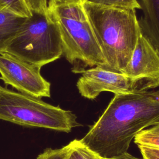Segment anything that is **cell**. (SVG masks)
<instances>
[{
  "mask_svg": "<svg viewBox=\"0 0 159 159\" xmlns=\"http://www.w3.org/2000/svg\"><path fill=\"white\" fill-rule=\"evenodd\" d=\"M158 124L159 90L116 94L80 141L100 158H114L127 152L139 133Z\"/></svg>",
  "mask_w": 159,
  "mask_h": 159,
  "instance_id": "6da1fadb",
  "label": "cell"
},
{
  "mask_svg": "<svg viewBox=\"0 0 159 159\" xmlns=\"http://www.w3.org/2000/svg\"><path fill=\"white\" fill-rule=\"evenodd\" d=\"M82 2L106 60L105 68L124 73L142 32L135 10Z\"/></svg>",
  "mask_w": 159,
  "mask_h": 159,
  "instance_id": "7a4b0ae2",
  "label": "cell"
},
{
  "mask_svg": "<svg viewBox=\"0 0 159 159\" xmlns=\"http://www.w3.org/2000/svg\"><path fill=\"white\" fill-rule=\"evenodd\" d=\"M48 12L59 29L63 55L70 63L80 62L84 68L87 66L106 67V60L82 1H49Z\"/></svg>",
  "mask_w": 159,
  "mask_h": 159,
  "instance_id": "3957f363",
  "label": "cell"
},
{
  "mask_svg": "<svg viewBox=\"0 0 159 159\" xmlns=\"http://www.w3.org/2000/svg\"><path fill=\"white\" fill-rule=\"evenodd\" d=\"M0 119L20 125L70 132L81 125L71 111L0 86Z\"/></svg>",
  "mask_w": 159,
  "mask_h": 159,
  "instance_id": "277c9868",
  "label": "cell"
},
{
  "mask_svg": "<svg viewBox=\"0 0 159 159\" xmlns=\"http://www.w3.org/2000/svg\"><path fill=\"white\" fill-rule=\"evenodd\" d=\"M2 53L41 68L63 55L59 29L48 12H32Z\"/></svg>",
  "mask_w": 159,
  "mask_h": 159,
  "instance_id": "5b68a950",
  "label": "cell"
},
{
  "mask_svg": "<svg viewBox=\"0 0 159 159\" xmlns=\"http://www.w3.org/2000/svg\"><path fill=\"white\" fill-rule=\"evenodd\" d=\"M41 68L8 54L0 53L1 78L19 92L41 98L50 96V83L40 74Z\"/></svg>",
  "mask_w": 159,
  "mask_h": 159,
  "instance_id": "8992f818",
  "label": "cell"
},
{
  "mask_svg": "<svg viewBox=\"0 0 159 159\" xmlns=\"http://www.w3.org/2000/svg\"><path fill=\"white\" fill-rule=\"evenodd\" d=\"M76 86L80 94L88 99L96 98L102 92L114 94L142 90L126 74L113 71L100 66L82 70Z\"/></svg>",
  "mask_w": 159,
  "mask_h": 159,
  "instance_id": "52a82bcc",
  "label": "cell"
},
{
  "mask_svg": "<svg viewBox=\"0 0 159 159\" xmlns=\"http://www.w3.org/2000/svg\"><path fill=\"white\" fill-rule=\"evenodd\" d=\"M124 73L142 90L159 86V50L142 31Z\"/></svg>",
  "mask_w": 159,
  "mask_h": 159,
  "instance_id": "ba28073f",
  "label": "cell"
},
{
  "mask_svg": "<svg viewBox=\"0 0 159 159\" xmlns=\"http://www.w3.org/2000/svg\"><path fill=\"white\" fill-rule=\"evenodd\" d=\"M142 17L139 24L143 34L159 50V0H140Z\"/></svg>",
  "mask_w": 159,
  "mask_h": 159,
  "instance_id": "9c48e42d",
  "label": "cell"
},
{
  "mask_svg": "<svg viewBox=\"0 0 159 159\" xmlns=\"http://www.w3.org/2000/svg\"><path fill=\"white\" fill-rule=\"evenodd\" d=\"M27 17L0 10V53L4 52Z\"/></svg>",
  "mask_w": 159,
  "mask_h": 159,
  "instance_id": "30bf717a",
  "label": "cell"
},
{
  "mask_svg": "<svg viewBox=\"0 0 159 159\" xmlns=\"http://www.w3.org/2000/svg\"><path fill=\"white\" fill-rule=\"evenodd\" d=\"M0 10L26 17L32 16L25 0H0Z\"/></svg>",
  "mask_w": 159,
  "mask_h": 159,
  "instance_id": "8fae6325",
  "label": "cell"
},
{
  "mask_svg": "<svg viewBox=\"0 0 159 159\" xmlns=\"http://www.w3.org/2000/svg\"><path fill=\"white\" fill-rule=\"evenodd\" d=\"M72 148L66 159H100L99 156L83 145L80 140L71 141Z\"/></svg>",
  "mask_w": 159,
  "mask_h": 159,
  "instance_id": "7c38bea8",
  "label": "cell"
},
{
  "mask_svg": "<svg viewBox=\"0 0 159 159\" xmlns=\"http://www.w3.org/2000/svg\"><path fill=\"white\" fill-rule=\"evenodd\" d=\"M93 4L129 9H141L137 0H81Z\"/></svg>",
  "mask_w": 159,
  "mask_h": 159,
  "instance_id": "4fadbf2b",
  "label": "cell"
},
{
  "mask_svg": "<svg viewBox=\"0 0 159 159\" xmlns=\"http://www.w3.org/2000/svg\"><path fill=\"white\" fill-rule=\"evenodd\" d=\"M71 148V141L68 145L60 148L52 149L48 148L39 154L37 159H66Z\"/></svg>",
  "mask_w": 159,
  "mask_h": 159,
  "instance_id": "5bb4252c",
  "label": "cell"
},
{
  "mask_svg": "<svg viewBox=\"0 0 159 159\" xmlns=\"http://www.w3.org/2000/svg\"><path fill=\"white\" fill-rule=\"evenodd\" d=\"M134 142L137 145H143L159 148V134H153L144 130L135 137Z\"/></svg>",
  "mask_w": 159,
  "mask_h": 159,
  "instance_id": "9a60e30c",
  "label": "cell"
},
{
  "mask_svg": "<svg viewBox=\"0 0 159 159\" xmlns=\"http://www.w3.org/2000/svg\"><path fill=\"white\" fill-rule=\"evenodd\" d=\"M25 2L32 12L48 14L47 0H25Z\"/></svg>",
  "mask_w": 159,
  "mask_h": 159,
  "instance_id": "2e32d148",
  "label": "cell"
},
{
  "mask_svg": "<svg viewBox=\"0 0 159 159\" xmlns=\"http://www.w3.org/2000/svg\"><path fill=\"white\" fill-rule=\"evenodd\" d=\"M143 159H159V148L138 145Z\"/></svg>",
  "mask_w": 159,
  "mask_h": 159,
  "instance_id": "e0dca14e",
  "label": "cell"
},
{
  "mask_svg": "<svg viewBox=\"0 0 159 159\" xmlns=\"http://www.w3.org/2000/svg\"><path fill=\"white\" fill-rule=\"evenodd\" d=\"M100 159H140L139 158H137L133 155H132L131 154L129 153L128 152H126L120 156L114 157V158H100Z\"/></svg>",
  "mask_w": 159,
  "mask_h": 159,
  "instance_id": "ac0fdd59",
  "label": "cell"
},
{
  "mask_svg": "<svg viewBox=\"0 0 159 159\" xmlns=\"http://www.w3.org/2000/svg\"><path fill=\"white\" fill-rule=\"evenodd\" d=\"M148 132H150L153 134H159V124L153 125L151 127L145 129Z\"/></svg>",
  "mask_w": 159,
  "mask_h": 159,
  "instance_id": "d6986e66",
  "label": "cell"
},
{
  "mask_svg": "<svg viewBox=\"0 0 159 159\" xmlns=\"http://www.w3.org/2000/svg\"><path fill=\"white\" fill-rule=\"evenodd\" d=\"M56 2H79L81 1V0H49Z\"/></svg>",
  "mask_w": 159,
  "mask_h": 159,
  "instance_id": "ffe728a7",
  "label": "cell"
}]
</instances>
